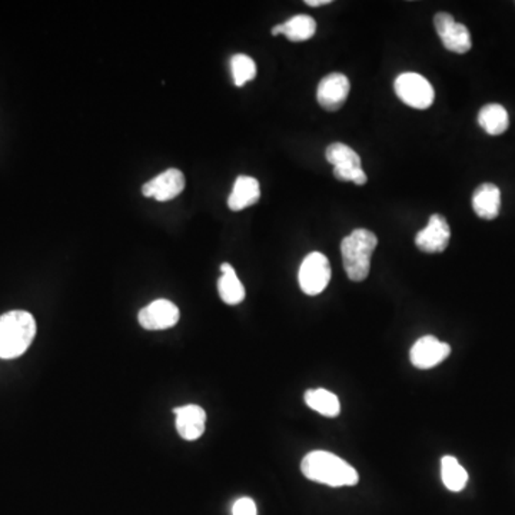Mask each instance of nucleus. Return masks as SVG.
Instances as JSON below:
<instances>
[{
    "label": "nucleus",
    "mask_w": 515,
    "mask_h": 515,
    "mask_svg": "<svg viewBox=\"0 0 515 515\" xmlns=\"http://www.w3.org/2000/svg\"><path fill=\"white\" fill-rule=\"evenodd\" d=\"M301 471L308 480L330 487H352L358 484V473L354 466L328 451H312L303 456Z\"/></svg>",
    "instance_id": "1"
},
{
    "label": "nucleus",
    "mask_w": 515,
    "mask_h": 515,
    "mask_svg": "<svg viewBox=\"0 0 515 515\" xmlns=\"http://www.w3.org/2000/svg\"><path fill=\"white\" fill-rule=\"evenodd\" d=\"M36 321L26 311H11L0 317V358L23 356L35 339Z\"/></svg>",
    "instance_id": "2"
},
{
    "label": "nucleus",
    "mask_w": 515,
    "mask_h": 515,
    "mask_svg": "<svg viewBox=\"0 0 515 515\" xmlns=\"http://www.w3.org/2000/svg\"><path fill=\"white\" fill-rule=\"evenodd\" d=\"M378 247V238L373 230L358 228L352 230L341 242L342 264L345 272L354 283L368 278L371 258Z\"/></svg>",
    "instance_id": "3"
},
{
    "label": "nucleus",
    "mask_w": 515,
    "mask_h": 515,
    "mask_svg": "<svg viewBox=\"0 0 515 515\" xmlns=\"http://www.w3.org/2000/svg\"><path fill=\"white\" fill-rule=\"evenodd\" d=\"M393 89L398 98L414 109H429L434 104L436 92L422 75L407 72L395 79Z\"/></svg>",
    "instance_id": "4"
},
{
    "label": "nucleus",
    "mask_w": 515,
    "mask_h": 515,
    "mask_svg": "<svg viewBox=\"0 0 515 515\" xmlns=\"http://www.w3.org/2000/svg\"><path fill=\"white\" fill-rule=\"evenodd\" d=\"M298 281L303 293L307 295L315 296L324 293L331 281V265L328 258L321 252H311L303 258L298 272Z\"/></svg>",
    "instance_id": "5"
},
{
    "label": "nucleus",
    "mask_w": 515,
    "mask_h": 515,
    "mask_svg": "<svg viewBox=\"0 0 515 515\" xmlns=\"http://www.w3.org/2000/svg\"><path fill=\"white\" fill-rule=\"evenodd\" d=\"M434 26H436L442 45L449 52L463 55L473 48L470 31L463 23L456 22L451 14H446V12L437 14L436 18H434Z\"/></svg>",
    "instance_id": "6"
},
{
    "label": "nucleus",
    "mask_w": 515,
    "mask_h": 515,
    "mask_svg": "<svg viewBox=\"0 0 515 515\" xmlns=\"http://www.w3.org/2000/svg\"><path fill=\"white\" fill-rule=\"evenodd\" d=\"M179 317H181V312L174 303L167 300H157L140 311L138 320L142 328L148 331H160V330H167L178 324Z\"/></svg>",
    "instance_id": "7"
},
{
    "label": "nucleus",
    "mask_w": 515,
    "mask_h": 515,
    "mask_svg": "<svg viewBox=\"0 0 515 515\" xmlns=\"http://www.w3.org/2000/svg\"><path fill=\"white\" fill-rule=\"evenodd\" d=\"M451 230L444 216L434 213L429 218V225L420 230L415 237V245L418 249L427 254H439L448 247Z\"/></svg>",
    "instance_id": "8"
},
{
    "label": "nucleus",
    "mask_w": 515,
    "mask_h": 515,
    "mask_svg": "<svg viewBox=\"0 0 515 515\" xmlns=\"http://www.w3.org/2000/svg\"><path fill=\"white\" fill-rule=\"evenodd\" d=\"M451 354V347L446 342H441L432 335L422 337L412 345L410 358L412 366L418 369H431L439 366L444 359Z\"/></svg>",
    "instance_id": "9"
},
{
    "label": "nucleus",
    "mask_w": 515,
    "mask_h": 515,
    "mask_svg": "<svg viewBox=\"0 0 515 515\" xmlns=\"http://www.w3.org/2000/svg\"><path fill=\"white\" fill-rule=\"evenodd\" d=\"M349 84L348 77L342 74H330L321 80L317 89L318 104L325 111L335 112L344 106L348 98Z\"/></svg>",
    "instance_id": "10"
},
{
    "label": "nucleus",
    "mask_w": 515,
    "mask_h": 515,
    "mask_svg": "<svg viewBox=\"0 0 515 515\" xmlns=\"http://www.w3.org/2000/svg\"><path fill=\"white\" fill-rule=\"evenodd\" d=\"M185 189V176L179 169H167L143 185L142 194L148 198H155L160 203L171 201L181 195Z\"/></svg>",
    "instance_id": "11"
},
{
    "label": "nucleus",
    "mask_w": 515,
    "mask_h": 515,
    "mask_svg": "<svg viewBox=\"0 0 515 515\" xmlns=\"http://www.w3.org/2000/svg\"><path fill=\"white\" fill-rule=\"evenodd\" d=\"M176 429L179 436L186 441L201 438L206 427V412L199 405H185L175 408Z\"/></svg>",
    "instance_id": "12"
},
{
    "label": "nucleus",
    "mask_w": 515,
    "mask_h": 515,
    "mask_svg": "<svg viewBox=\"0 0 515 515\" xmlns=\"http://www.w3.org/2000/svg\"><path fill=\"white\" fill-rule=\"evenodd\" d=\"M473 209L483 220H495L501 209V191L497 185H480L474 192Z\"/></svg>",
    "instance_id": "13"
},
{
    "label": "nucleus",
    "mask_w": 515,
    "mask_h": 515,
    "mask_svg": "<svg viewBox=\"0 0 515 515\" xmlns=\"http://www.w3.org/2000/svg\"><path fill=\"white\" fill-rule=\"evenodd\" d=\"M261 198V186L252 176H238L233 184L232 194L228 198V206L232 211H242L249 208Z\"/></svg>",
    "instance_id": "14"
},
{
    "label": "nucleus",
    "mask_w": 515,
    "mask_h": 515,
    "mask_svg": "<svg viewBox=\"0 0 515 515\" xmlns=\"http://www.w3.org/2000/svg\"><path fill=\"white\" fill-rule=\"evenodd\" d=\"M317 32V22L308 14H296L281 25L272 28V35H285L291 42H303Z\"/></svg>",
    "instance_id": "15"
},
{
    "label": "nucleus",
    "mask_w": 515,
    "mask_h": 515,
    "mask_svg": "<svg viewBox=\"0 0 515 515\" xmlns=\"http://www.w3.org/2000/svg\"><path fill=\"white\" fill-rule=\"evenodd\" d=\"M221 272L222 276L218 281V291L223 303L228 305H238L242 303L245 300V286L238 278L232 265L228 262L221 265Z\"/></svg>",
    "instance_id": "16"
},
{
    "label": "nucleus",
    "mask_w": 515,
    "mask_h": 515,
    "mask_svg": "<svg viewBox=\"0 0 515 515\" xmlns=\"http://www.w3.org/2000/svg\"><path fill=\"white\" fill-rule=\"evenodd\" d=\"M478 123L488 135H501L510 126L509 112L501 104H487L478 113Z\"/></svg>",
    "instance_id": "17"
},
{
    "label": "nucleus",
    "mask_w": 515,
    "mask_h": 515,
    "mask_svg": "<svg viewBox=\"0 0 515 515\" xmlns=\"http://www.w3.org/2000/svg\"><path fill=\"white\" fill-rule=\"evenodd\" d=\"M305 402L308 407L318 414L328 418H335L341 412V404L335 393H330L324 388L310 390L305 393Z\"/></svg>",
    "instance_id": "18"
},
{
    "label": "nucleus",
    "mask_w": 515,
    "mask_h": 515,
    "mask_svg": "<svg viewBox=\"0 0 515 515\" xmlns=\"http://www.w3.org/2000/svg\"><path fill=\"white\" fill-rule=\"evenodd\" d=\"M441 478L444 485L453 492L463 491L468 483L465 468L451 456H446L441 460Z\"/></svg>",
    "instance_id": "19"
},
{
    "label": "nucleus",
    "mask_w": 515,
    "mask_h": 515,
    "mask_svg": "<svg viewBox=\"0 0 515 515\" xmlns=\"http://www.w3.org/2000/svg\"><path fill=\"white\" fill-rule=\"evenodd\" d=\"M328 162L334 167H361V158L345 143H331L325 152Z\"/></svg>",
    "instance_id": "20"
},
{
    "label": "nucleus",
    "mask_w": 515,
    "mask_h": 515,
    "mask_svg": "<svg viewBox=\"0 0 515 515\" xmlns=\"http://www.w3.org/2000/svg\"><path fill=\"white\" fill-rule=\"evenodd\" d=\"M230 70H232L233 82L238 87L244 86L257 77V65L254 59L244 53H238L230 58Z\"/></svg>",
    "instance_id": "21"
},
{
    "label": "nucleus",
    "mask_w": 515,
    "mask_h": 515,
    "mask_svg": "<svg viewBox=\"0 0 515 515\" xmlns=\"http://www.w3.org/2000/svg\"><path fill=\"white\" fill-rule=\"evenodd\" d=\"M334 176L338 181L354 182L356 185H366L368 182L362 167H334Z\"/></svg>",
    "instance_id": "22"
},
{
    "label": "nucleus",
    "mask_w": 515,
    "mask_h": 515,
    "mask_svg": "<svg viewBox=\"0 0 515 515\" xmlns=\"http://www.w3.org/2000/svg\"><path fill=\"white\" fill-rule=\"evenodd\" d=\"M232 515H257V505L251 498H239L233 504Z\"/></svg>",
    "instance_id": "23"
},
{
    "label": "nucleus",
    "mask_w": 515,
    "mask_h": 515,
    "mask_svg": "<svg viewBox=\"0 0 515 515\" xmlns=\"http://www.w3.org/2000/svg\"><path fill=\"white\" fill-rule=\"evenodd\" d=\"M305 4L311 7H318L322 6V5H330L331 4V0H307Z\"/></svg>",
    "instance_id": "24"
}]
</instances>
